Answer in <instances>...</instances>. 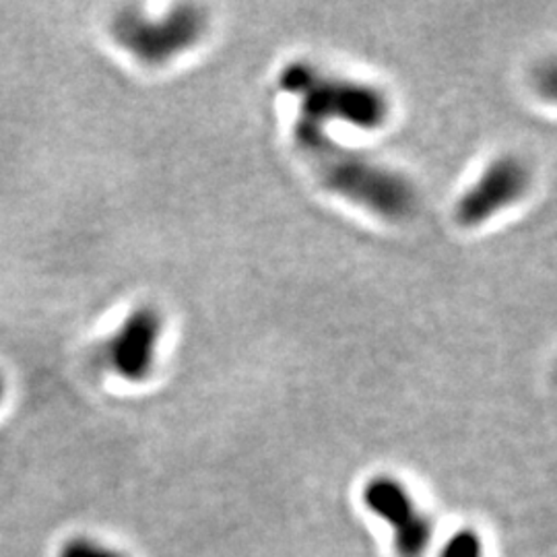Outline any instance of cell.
Listing matches in <instances>:
<instances>
[{"instance_id": "1", "label": "cell", "mask_w": 557, "mask_h": 557, "mask_svg": "<svg viewBox=\"0 0 557 557\" xmlns=\"http://www.w3.org/2000/svg\"><path fill=\"white\" fill-rule=\"evenodd\" d=\"M296 143L322 184L333 193L379 213L384 220L398 221L411 215L418 202L413 186L397 172L338 145L324 133L322 124L299 119Z\"/></svg>"}, {"instance_id": "2", "label": "cell", "mask_w": 557, "mask_h": 557, "mask_svg": "<svg viewBox=\"0 0 557 557\" xmlns=\"http://www.w3.org/2000/svg\"><path fill=\"white\" fill-rule=\"evenodd\" d=\"M278 85L301 101L299 119L317 124L337 120L363 131L380 128L388 120V101L380 89L326 75L306 62L289 64L278 75Z\"/></svg>"}, {"instance_id": "3", "label": "cell", "mask_w": 557, "mask_h": 557, "mask_svg": "<svg viewBox=\"0 0 557 557\" xmlns=\"http://www.w3.org/2000/svg\"><path fill=\"white\" fill-rule=\"evenodd\" d=\"M205 17L195 7H178L165 20L151 21L124 11L114 21V38L143 62H165L199 41Z\"/></svg>"}, {"instance_id": "4", "label": "cell", "mask_w": 557, "mask_h": 557, "mask_svg": "<svg viewBox=\"0 0 557 557\" xmlns=\"http://www.w3.org/2000/svg\"><path fill=\"white\" fill-rule=\"evenodd\" d=\"M363 502L372 515L393 529L398 556L423 557L434 537V527L403 483L393 478H374L363 490Z\"/></svg>"}, {"instance_id": "5", "label": "cell", "mask_w": 557, "mask_h": 557, "mask_svg": "<svg viewBox=\"0 0 557 557\" xmlns=\"http://www.w3.org/2000/svg\"><path fill=\"white\" fill-rule=\"evenodd\" d=\"M531 184L527 165L517 158H499L487 165L478 182L460 197L457 221L465 227H475L492 220L498 211L517 202Z\"/></svg>"}, {"instance_id": "6", "label": "cell", "mask_w": 557, "mask_h": 557, "mask_svg": "<svg viewBox=\"0 0 557 557\" xmlns=\"http://www.w3.org/2000/svg\"><path fill=\"white\" fill-rule=\"evenodd\" d=\"M163 320L151 306L137 308L120 324L119 333L108 343V363L128 382L149 379L156 366Z\"/></svg>"}, {"instance_id": "7", "label": "cell", "mask_w": 557, "mask_h": 557, "mask_svg": "<svg viewBox=\"0 0 557 557\" xmlns=\"http://www.w3.org/2000/svg\"><path fill=\"white\" fill-rule=\"evenodd\" d=\"M440 557H483V541L478 531L460 529L444 543Z\"/></svg>"}, {"instance_id": "8", "label": "cell", "mask_w": 557, "mask_h": 557, "mask_svg": "<svg viewBox=\"0 0 557 557\" xmlns=\"http://www.w3.org/2000/svg\"><path fill=\"white\" fill-rule=\"evenodd\" d=\"M59 557H126L96 539L75 537L64 543Z\"/></svg>"}, {"instance_id": "9", "label": "cell", "mask_w": 557, "mask_h": 557, "mask_svg": "<svg viewBox=\"0 0 557 557\" xmlns=\"http://www.w3.org/2000/svg\"><path fill=\"white\" fill-rule=\"evenodd\" d=\"M4 397V382H2V376H0V400Z\"/></svg>"}]
</instances>
